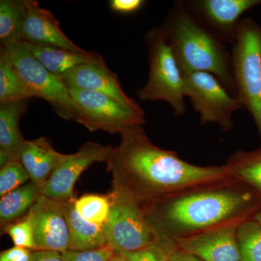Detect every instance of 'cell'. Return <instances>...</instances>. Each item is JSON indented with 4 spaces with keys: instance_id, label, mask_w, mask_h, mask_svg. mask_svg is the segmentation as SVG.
<instances>
[{
    "instance_id": "1",
    "label": "cell",
    "mask_w": 261,
    "mask_h": 261,
    "mask_svg": "<svg viewBox=\"0 0 261 261\" xmlns=\"http://www.w3.org/2000/svg\"><path fill=\"white\" fill-rule=\"evenodd\" d=\"M107 164L113 177L111 192L128 197L142 208L182 192L235 181L225 165L191 164L154 145L142 126L121 134Z\"/></svg>"
},
{
    "instance_id": "2",
    "label": "cell",
    "mask_w": 261,
    "mask_h": 261,
    "mask_svg": "<svg viewBox=\"0 0 261 261\" xmlns=\"http://www.w3.org/2000/svg\"><path fill=\"white\" fill-rule=\"evenodd\" d=\"M260 203V194L233 181L182 192L142 209L160 235L173 240L240 224L253 217Z\"/></svg>"
},
{
    "instance_id": "3",
    "label": "cell",
    "mask_w": 261,
    "mask_h": 261,
    "mask_svg": "<svg viewBox=\"0 0 261 261\" xmlns=\"http://www.w3.org/2000/svg\"><path fill=\"white\" fill-rule=\"evenodd\" d=\"M182 73L206 72L235 89L229 57L224 46L180 8H173L163 25Z\"/></svg>"
},
{
    "instance_id": "4",
    "label": "cell",
    "mask_w": 261,
    "mask_h": 261,
    "mask_svg": "<svg viewBox=\"0 0 261 261\" xmlns=\"http://www.w3.org/2000/svg\"><path fill=\"white\" fill-rule=\"evenodd\" d=\"M146 43L149 76L145 85L136 91L137 97L143 101H166L176 116L185 114V78L163 27L149 31Z\"/></svg>"
},
{
    "instance_id": "5",
    "label": "cell",
    "mask_w": 261,
    "mask_h": 261,
    "mask_svg": "<svg viewBox=\"0 0 261 261\" xmlns=\"http://www.w3.org/2000/svg\"><path fill=\"white\" fill-rule=\"evenodd\" d=\"M233 42L231 68L237 98L252 115L261 140V27L244 19Z\"/></svg>"
},
{
    "instance_id": "6",
    "label": "cell",
    "mask_w": 261,
    "mask_h": 261,
    "mask_svg": "<svg viewBox=\"0 0 261 261\" xmlns=\"http://www.w3.org/2000/svg\"><path fill=\"white\" fill-rule=\"evenodd\" d=\"M1 55L9 62L31 98L44 99L63 119L76 122L77 111L69 89L31 54L23 42L2 46Z\"/></svg>"
},
{
    "instance_id": "7",
    "label": "cell",
    "mask_w": 261,
    "mask_h": 261,
    "mask_svg": "<svg viewBox=\"0 0 261 261\" xmlns=\"http://www.w3.org/2000/svg\"><path fill=\"white\" fill-rule=\"evenodd\" d=\"M111 211L105 225L107 246L115 252H133L164 240L139 204L111 192Z\"/></svg>"
},
{
    "instance_id": "8",
    "label": "cell",
    "mask_w": 261,
    "mask_h": 261,
    "mask_svg": "<svg viewBox=\"0 0 261 261\" xmlns=\"http://www.w3.org/2000/svg\"><path fill=\"white\" fill-rule=\"evenodd\" d=\"M77 111L76 123L90 132L121 135L134 127L143 126L145 115L125 108L106 94L92 91L68 89Z\"/></svg>"
},
{
    "instance_id": "9",
    "label": "cell",
    "mask_w": 261,
    "mask_h": 261,
    "mask_svg": "<svg viewBox=\"0 0 261 261\" xmlns=\"http://www.w3.org/2000/svg\"><path fill=\"white\" fill-rule=\"evenodd\" d=\"M183 75L185 95L200 114L201 123H216L225 132L231 130L233 113L244 108L241 102L229 95L224 85L211 73L191 72Z\"/></svg>"
},
{
    "instance_id": "10",
    "label": "cell",
    "mask_w": 261,
    "mask_h": 261,
    "mask_svg": "<svg viewBox=\"0 0 261 261\" xmlns=\"http://www.w3.org/2000/svg\"><path fill=\"white\" fill-rule=\"evenodd\" d=\"M113 147L88 142L72 154H63L49 179L43 187L42 195L58 202L74 200L73 190L82 173L95 163H107Z\"/></svg>"
},
{
    "instance_id": "11",
    "label": "cell",
    "mask_w": 261,
    "mask_h": 261,
    "mask_svg": "<svg viewBox=\"0 0 261 261\" xmlns=\"http://www.w3.org/2000/svg\"><path fill=\"white\" fill-rule=\"evenodd\" d=\"M28 214L34 228L35 250L64 252L69 250V228L65 202L39 197Z\"/></svg>"
},
{
    "instance_id": "12",
    "label": "cell",
    "mask_w": 261,
    "mask_h": 261,
    "mask_svg": "<svg viewBox=\"0 0 261 261\" xmlns=\"http://www.w3.org/2000/svg\"><path fill=\"white\" fill-rule=\"evenodd\" d=\"M238 225H227L172 241L181 251L204 261H241L237 237Z\"/></svg>"
},
{
    "instance_id": "13",
    "label": "cell",
    "mask_w": 261,
    "mask_h": 261,
    "mask_svg": "<svg viewBox=\"0 0 261 261\" xmlns=\"http://www.w3.org/2000/svg\"><path fill=\"white\" fill-rule=\"evenodd\" d=\"M59 78L68 89L106 94L130 111L145 115V111L137 101L125 93L118 76L109 68L90 64L79 65Z\"/></svg>"
},
{
    "instance_id": "14",
    "label": "cell",
    "mask_w": 261,
    "mask_h": 261,
    "mask_svg": "<svg viewBox=\"0 0 261 261\" xmlns=\"http://www.w3.org/2000/svg\"><path fill=\"white\" fill-rule=\"evenodd\" d=\"M23 2L25 8L23 42L84 51L65 35L60 27L61 23L51 12L40 7L36 0Z\"/></svg>"
},
{
    "instance_id": "15",
    "label": "cell",
    "mask_w": 261,
    "mask_h": 261,
    "mask_svg": "<svg viewBox=\"0 0 261 261\" xmlns=\"http://www.w3.org/2000/svg\"><path fill=\"white\" fill-rule=\"evenodd\" d=\"M37 61L50 73L60 77L79 65L90 64L108 68L102 57L93 51H77L23 42Z\"/></svg>"
},
{
    "instance_id": "16",
    "label": "cell",
    "mask_w": 261,
    "mask_h": 261,
    "mask_svg": "<svg viewBox=\"0 0 261 261\" xmlns=\"http://www.w3.org/2000/svg\"><path fill=\"white\" fill-rule=\"evenodd\" d=\"M29 99L0 103V166L20 160L25 140L20 128V118L27 111Z\"/></svg>"
},
{
    "instance_id": "17",
    "label": "cell",
    "mask_w": 261,
    "mask_h": 261,
    "mask_svg": "<svg viewBox=\"0 0 261 261\" xmlns=\"http://www.w3.org/2000/svg\"><path fill=\"white\" fill-rule=\"evenodd\" d=\"M62 154L54 149L47 138L40 137L37 140H25L20 152V161L29 173L31 181L42 190Z\"/></svg>"
},
{
    "instance_id": "18",
    "label": "cell",
    "mask_w": 261,
    "mask_h": 261,
    "mask_svg": "<svg viewBox=\"0 0 261 261\" xmlns=\"http://www.w3.org/2000/svg\"><path fill=\"white\" fill-rule=\"evenodd\" d=\"M261 4V0H202L197 5L202 14L213 25L230 33L233 40L240 17Z\"/></svg>"
},
{
    "instance_id": "19",
    "label": "cell",
    "mask_w": 261,
    "mask_h": 261,
    "mask_svg": "<svg viewBox=\"0 0 261 261\" xmlns=\"http://www.w3.org/2000/svg\"><path fill=\"white\" fill-rule=\"evenodd\" d=\"M74 200L65 202V215L69 228V250L89 251L107 246L104 226L92 224L75 210Z\"/></svg>"
},
{
    "instance_id": "20",
    "label": "cell",
    "mask_w": 261,
    "mask_h": 261,
    "mask_svg": "<svg viewBox=\"0 0 261 261\" xmlns=\"http://www.w3.org/2000/svg\"><path fill=\"white\" fill-rule=\"evenodd\" d=\"M42 188L37 184L29 181L1 197L0 223L2 229L28 214L42 195Z\"/></svg>"
},
{
    "instance_id": "21",
    "label": "cell",
    "mask_w": 261,
    "mask_h": 261,
    "mask_svg": "<svg viewBox=\"0 0 261 261\" xmlns=\"http://www.w3.org/2000/svg\"><path fill=\"white\" fill-rule=\"evenodd\" d=\"M225 166L233 180L261 195V148L248 152L239 149Z\"/></svg>"
},
{
    "instance_id": "22",
    "label": "cell",
    "mask_w": 261,
    "mask_h": 261,
    "mask_svg": "<svg viewBox=\"0 0 261 261\" xmlns=\"http://www.w3.org/2000/svg\"><path fill=\"white\" fill-rule=\"evenodd\" d=\"M25 8L23 0L0 1V40L2 46L23 42Z\"/></svg>"
},
{
    "instance_id": "23",
    "label": "cell",
    "mask_w": 261,
    "mask_h": 261,
    "mask_svg": "<svg viewBox=\"0 0 261 261\" xmlns=\"http://www.w3.org/2000/svg\"><path fill=\"white\" fill-rule=\"evenodd\" d=\"M237 237L241 261H261V225L248 219L239 224Z\"/></svg>"
},
{
    "instance_id": "24",
    "label": "cell",
    "mask_w": 261,
    "mask_h": 261,
    "mask_svg": "<svg viewBox=\"0 0 261 261\" xmlns=\"http://www.w3.org/2000/svg\"><path fill=\"white\" fill-rule=\"evenodd\" d=\"M74 207L84 219L92 224L105 226L111 211V197L109 195H84L74 200Z\"/></svg>"
},
{
    "instance_id": "25",
    "label": "cell",
    "mask_w": 261,
    "mask_h": 261,
    "mask_svg": "<svg viewBox=\"0 0 261 261\" xmlns=\"http://www.w3.org/2000/svg\"><path fill=\"white\" fill-rule=\"evenodd\" d=\"M30 98L9 62L0 55V103Z\"/></svg>"
},
{
    "instance_id": "26",
    "label": "cell",
    "mask_w": 261,
    "mask_h": 261,
    "mask_svg": "<svg viewBox=\"0 0 261 261\" xmlns=\"http://www.w3.org/2000/svg\"><path fill=\"white\" fill-rule=\"evenodd\" d=\"M31 181V177L20 160L7 163L0 170V197Z\"/></svg>"
},
{
    "instance_id": "27",
    "label": "cell",
    "mask_w": 261,
    "mask_h": 261,
    "mask_svg": "<svg viewBox=\"0 0 261 261\" xmlns=\"http://www.w3.org/2000/svg\"><path fill=\"white\" fill-rule=\"evenodd\" d=\"M176 248L172 240L164 239L160 243L153 244L133 252H118L130 261H168L170 255Z\"/></svg>"
},
{
    "instance_id": "28",
    "label": "cell",
    "mask_w": 261,
    "mask_h": 261,
    "mask_svg": "<svg viewBox=\"0 0 261 261\" xmlns=\"http://www.w3.org/2000/svg\"><path fill=\"white\" fill-rule=\"evenodd\" d=\"M3 230L9 235L15 246L35 250L34 228L28 214L18 221L8 225Z\"/></svg>"
},
{
    "instance_id": "29",
    "label": "cell",
    "mask_w": 261,
    "mask_h": 261,
    "mask_svg": "<svg viewBox=\"0 0 261 261\" xmlns=\"http://www.w3.org/2000/svg\"><path fill=\"white\" fill-rule=\"evenodd\" d=\"M114 255L115 252L108 246L89 251L67 250L62 252L64 261H109Z\"/></svg>"
},
{
    "instance_id": "30",
    "label": "cell",
    "mask_w": 261,
    "mask_h": 261,
    "mask_svg": "<svg viewBox=\"0 0 261 261\" xmlns=\"http://www.w3.org/2000/svg\"><path fill=\"white\" fill-rule=\"evenodd\" d=\"M33 252L27 248L14 246L0 254V261H31Z\"/></svg>"
},
{
    "instance_id": "31",
    "label": "cell",
    "mask_w": 261,
    "mask_h": 261,
    "mask_svg": "<svg viewBox=\"0 0 261 261\" xmlns=\"http://www.w3.org/2000/svg\"><path fill=\"white\" fill-rule=\"evenodd\" d=\"M145 2L142 0H111V9L121 13H132L140 9Z\"/></svg>"
},
{
    "instance_id": "32",
    "label": "cell",
    "mask_w": 261,
    "mask_h": 261,
    "mask_svg": "<svg viewBox=\"0 0 261 261\" xmlns=\"http://www.w3.org/2000/svg\"><path fill=\"white\" fill-rule=\"evenodd\" d=\"M31 261H64L62 252L51 250H36L33 252Z\"/></svg>"
},
{
    "instance_id": "33",
    "label": "cell",
    "mask_w": 261,
    "mask_h": 261,
    "mask_svg": "<svg viewBox=\"0 0 261 261\" xmlns=\"http://www.w3.org/2000/svg\"><path fill=\"white\" fill-rule=\"evenodd\" d=\"M168 261H204L200 257L195 256L188 252L181 251L176 247V248L170 255Z\"/></svg>"
},
{
    "instance_id": "34",
    "label": "cell",
    "mask_w": 261,
    "mask_h": 261,
    "mask_svg": "<svg viewBox=\"0 0 261 261\" xmlns=\"http://www.w3.org/2000/svg\"><path fill=\"white\" fill-rule=\"evenodd\" d=\"M109 261H130L127 257H125L124 255H122L121 253H118V252H115V255H113Z\"/></svg>"
},
{
    "instance_id": "35",
    "label": "cell",
    "mask_w": 261,
    "mask_h": 261,
    "mask_svg": "<svg viewBox=\"0 0 261 261\" xmlns=\"http://www.w3.org/2000/svg\"><path fill=\"white\" fill-rule=\"evenodd\" d=\"M252 219L255 220L258 224L261 225V203L260 205H259L258 208L255 211Z\"/></svg>"
}]
</instances>
